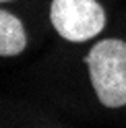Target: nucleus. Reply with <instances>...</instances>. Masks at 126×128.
<instances>
[{
    "label": "nucleus",
    "mask_w": 126,
    "mask_h": 128,
    "mask_svg": "<svg viewBox=\"0 0 126 128\" xmlns=\"http://www.w3.org/2000/svg\"><path fill=\"white\" fill-rule=\"evenodd\" d=\"M50 19L58 35L68 42H87L106 27V12L97 0H52Z\"/></svg>",
    "instance_id": "f03ea898"
},
{
    "label": "nucleus",
    "mask_w": 126,
    "mask_h": 128,
    "mask_svg": "<svg viewBox=\"0 0 126 128\" xmlns=\"http://www.w3.org/2000/svg\"><path fill=\"white\" fill-rule=\"evenodd\" d=\"M2 2H6V0H2Z\"/></svg>",
    "instance_id": "20e7f679"
},
{
    "label": "nucleus",
    "mask_w": 126,
    "mask_h": 128,
    "mask_svg": "<svg viewBox=\"0 0 126 128\" xmlns=\"http://www.w3.org/2000/svg\"><path fill=\"white\" fill-rule=\"evenodd\" d=\"M89 78L106 108L126 106V42L104 39L87 56Z\"/></svg>",
    "instance_id": "f257e3e1"
},
{
    "label": "nucleus",
    "mask_w": 126,
    "mask_h": 128,
    "mask_svg": "<svg viewBox=\"0 0 126 128\" xmlns=\"http://www.w3.org/2000/svg\"><path fill=\"white\" fill-rule=\"evenodd\" d=\"M27 35L21 21L8 10L0 12V56H17L25 50Z\"/></svg>",
    "instance_id": "7ed1b4c3"
}]
</instances>
